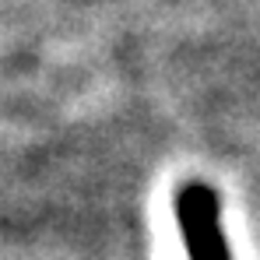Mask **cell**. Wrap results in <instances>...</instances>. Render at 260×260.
I'll list each match as a JSON object with an SVG mask.
<instances>
[{
	"label": "cell",
	"mask_w": 260,
	"mask_h": 260,
	"mask_svg": "<svg viewBox=\"0 0 260 260\" xmlns=\"http://www.w3.org/2000/svg\"><path fill=\"white\" fill-rule=\"evenodd\" d=\"M176 221L190 260H232L221 232V201L208 183H183L176 190Z\"/></svg>",
	"instance_id": "6da1fadb"
}]
</instances>
